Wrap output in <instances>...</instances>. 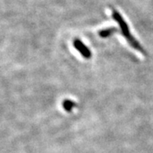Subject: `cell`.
I'll return each instance as SVG.
<instances>
[{"label":"cell","mask_w":153,"mask_h":153,"mask_svg":"<svg viewBox=\"0 0 153 153\" xmlns=\"http://www.w3.org/2000/svg\"><path fill=\"white\" fill-rule=\"evenodd\" d=\"M112 17H113V19H114L115 21L118 23L122 33L123 34V36L125 37L126 39L128 40V42L129 43V44L131 45L133 48L139 50L140 52L144 53V49L141 48L140 44H139L136 40L134 39V38L131 35V33L129 32V28L128 27V24L124 21L123 17L121 16L120 13L118 11L116 10H112Z\"/></svg>","instance_id":"6da1fadb"},{"label":"cell","mask_w":153,"mask_h":153,"mask_svg":"<svg viewBox=\"0 0 153 153\" xmlns=\"http://www.w3.org/2000/svg\"><path fill=\"white\" fill-rule=\"evenodd\" d=\"M73 45L75 47V49L81 54V55L85 58V59H89L91 57V51L89 50V49L88 48L87 46L85 44L82 43V41L78 40V39H76L74 40V43H73Z\"/></svg>","instance_id":"7a4b0ae2"},{"label":"cell","mask_w":153,"mask_h":153,"mask_svg":"<svg viewBox=\"0 0 153 153\" xmlns=\"http://www.w3.org/2000/svg\"><path fill=\"white\" fill-rule=\"evenodd\" d=\"M117 28H107V29H103L101 30L100 33H99V35L101 37V38H107L109 37L110 35H111L112 33H114L115 32H117Z\"/></svg>","instance_id":"3957f363"},{"label":"cell","mask_w":153,"mask_h":153,"mask_svg":"<svg viewBox=\"0 0 153 153\" xmlns=\"http://www.w3.org/2000/svg\"><path fill=\"white\" fill-rule=\"evenodd\" d=\"M62 105H63V108L66 110V111H71V110L73 109V107L76 106V104L70 100H65L62 103Z\"/></svg>","instance_id":"277c9868"}]
</instances>
